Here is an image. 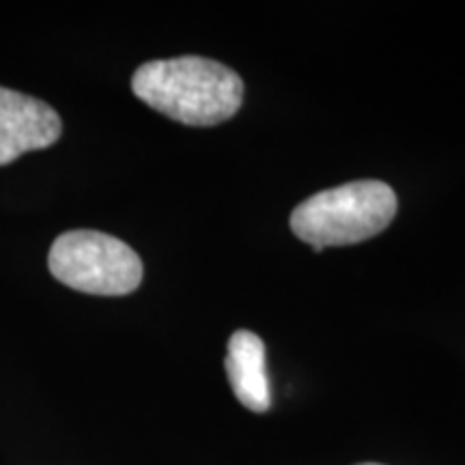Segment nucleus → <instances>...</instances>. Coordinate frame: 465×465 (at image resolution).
Wrapping results in <instances>:
<instances>
[{
	"instance_id": "6",
	"label": "nucleus",
	"mask_w": 465,
	"mask_h": 465,
	"mask_svg": "<svg viewBox=\"0 0 465 465\" xmlns=\"http://www.w3.org/2000/svg\"><path fill=\"white\" fill-rule=\"evenodd\" d=\"M360 465H381V463H360Z\"/></svg>"
},
{
	"instance_id": "1",
	"label": "nucleus",
	"mask_w": 465,
	"mask_h": 465,
	"mask_svg": "<svg viewBox=\"0 0 465 465\" xmlns=\"http://www.w3.org/2000/svg\"><path fill=\"white\" fill-rule=\"evenodd\" d=\"M132 91L168 119L194 127L223 124L243 102V83L237 72L203 56L144 63L132 75Z\"/></svg>"
},
{
	"instance_id": "5",
	"label": "nucleus",
	"mask_w": 465,
	"mask_h": 465,
	"mask_svg": "<svg viewBox=\"0 0 465 465\" xmlns=\"http://www.w3.org/2000/svg\"><path fill=\"white\" fill-rule=\"evenodd\" d=\"M226 377L240 403L250 411L270 410L272 392L265 371V345L250 330H237L226 347Z\"/></svg>"
},
{
	"instance_id": "4",
	"label": "nucleus",
	"mask_w": 465,
	"mask_h": 465,
	"mask_svg": "<svg viewBox=\"0 0 465 465\" xmlns=\"http://www.w3.org/2000/svg\"><path fill=\"white\" fill-rule=\"evenodd\" d=\"M63 121L48 104L25 93L0 86V166L54 144Z\"/></svg>"
},
{
	"instance_id": "2",
	"label": "nucleus",
	"mask_w": 465,
	"mask_h": 465,
	"mask_svg": "<svg viewBox=\"0 0 465 465\" xmlns=\"http://www.w3.org/2000/svg\"><path fill=\"white\" fill-rule=\"evenodd\" d=\"M397 216V194L388 183L366 179L308 196L291 213V231L315 252L371 240Z\"/></svg>"
},
{
	"instance_id": "3",
	"label": "nucleus",
	"mask_w": 465,
	"mask_h": 465,
	"mask_svg": "<svg viewBox=\"0 0 465 465\" xmlns=\"http://www.w3.org/2000/svg\"><path fill=\"white\" fill-rule=\"evenodd\" d=\"M50 274L91 295H127L143 282V261L108 232L75 229L58 235L48 254Z\"/></svg>"
}]
</instances>
